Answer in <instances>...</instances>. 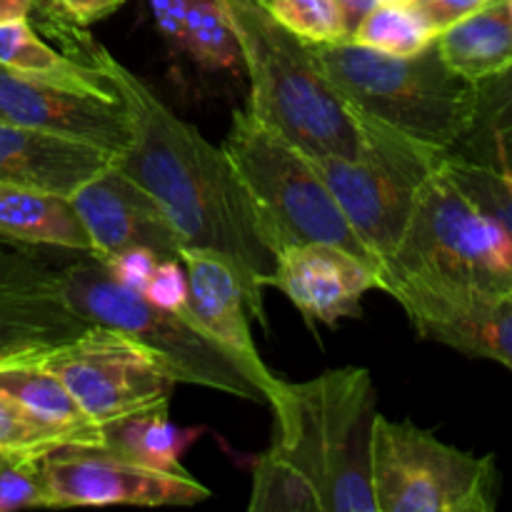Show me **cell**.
<instances>
[{"label": "cell", "instance_id": "f546056e", "mask_svg": "<svg viewBox=\"0 0 512 512\" xmlns=\"http://www.w3.org/2000/svg\"><path fill=\"white\" fill-rule=\"evenodd\" d=\"M55 508L43 475V458H13L0 463V512Z\"/></svg>", "mask_w": 512, "mask_h": 512}, {"label": "cell", "instance_id": "7402d4cb", "mask_svg": "<svg viewBox=\"0 0 512 512\" xmlns=\"http://www.w3.org/2000/svg\"><path fill=\"white\" fill-rule=\"evenodd\" d=\"M35 358L0 363V390L13 395L38 418L78 435L85 448H103V428L85 415L63 380Z\"/></svg>", "mask_w": 512, "mask_h": 512}, {"label": "cell", "instance_id": "e575fe53", "mask_svg": "<svg viewBox=\"0 0 512 512\" xmlns=\"http://www.w3.org/2000/svg\"><path fill=\"white\" fill-rule=\"evenodd\" d=\"M63 18L73 20L78 25H90L95 20L108 18L110 13L120 8L125 0H48Z\"/></svg>", "mask_w": 512, "mask_h": 512}, {"label": "cell", "instance_id": "2e32d148", "mask_svg": "<svg viewBox=\"0 0 512 512\" xmlns=\"http://www.w3.org/2000/svg\"><path fill=\"white\" fill-rule=\"evenodd\" d=\"M73 205L93 240L95 258L145 248L160 260H183L178 235L153 195L115 165L85 183Z\"/></svg>", "mask_w": 512, "mask_h": 512}, {"label": "cell", "instance_id": "9a60e30c", "mask_svg": "<svg viewBox=\"0 0 512 512\" xmlns=\"http://www.w3.org/2000/svg\"><path fill=\"white\" fill-rule=\"evenodd\" d=\"M268 288L280 290L308 325H335L360 313L378 288V270L338 245L305 243L278 253Z\"/></svg>", "mask_w": 512, "mask_h": 512}, {"label": "cell", "instance_id": "836d02e7", "mask_svg": "<svg viewBox=\"0 0 512 512\" xmlns=\"http://www.w3.org/2000/svg\"><path fill=\"white\" fill-rule=\"evenodd\" d=\"M185 3L188 0H148L150 15H153V23L158 28L160 38L173 50H183Z\"/></svg>", "mask_w": 512, "mask_h": 512}, {"label": "cell", "instance_id": "4dcf8cb0", "mask_svg": "<svg viewBox=\"0 0 512 512\" xmlns=\"http://www.w3.org/2000/svg\"><path fill=\"white\" fill-rule=\"evenodd\" d=\"M143 295L160 308H185V303H188V275H185L183 260H160Z\"/></svg>", "mask_w": 512, "mask_h": 512}, {"label": "cell", "instance_id": "4fadbf2b", "mask_svg": "<svg viewBox=\"0 0 512 512\" xmlns=\"http://www.w3.org/2000/svg\"><path fill=\"white\" fill-rule=\"evenodd\" d=\"M0 123L98 145L118 158L133 140L120 98L80 93L0 65Z\"/></svg>", "mask_w": 512, "mask_h": 512}, {"label": "cell", "instance_id": "52a82bcc", "mask_svg": "<svg viewBox=\"0 0 512 512\" xmlns=\"http://www.w3.org/2000/svg\"><path fill=\"white\" fill-rule=\"evenodd\" d=\"M60 293L75 315L90 325L118 330L163 363L175 383L200 385L235 398L265 403L253 380L190 318L185 308L168 310L125 288L95 255H75L58 268Z\"/></svg>", "mask_w": 512, "mask_h": 512}, {"label": "cell", "instance_id": "3957f363", "mask_svg": "<svg viewBox=\"0 0 512 512\" xmlns=\"http://www.w3.org/2000/svg\"><path fill=\"white\" fill-rule=\"evenodd\" d=\"M250 78L248 105L308 155L360 158L365 128L315 60L265 0H223Z\"/></svg>", "mask_w": 512, "mask_h": 512}, {"label": "cell", "instance_id": "603a6c76", "mask_svg": "<svg viewBox=\"0 0 512 512\" xmlns=\"http://www.w3.org/2000/svg\"><path fill=\"white\" fill-rule=\"evenodd\" d=\"M103 435V450L118 458L145 465V468L180 473L185 470L180 465V455L198 438V430H183L173 425L168 418V408H163L115 420L105 425Z\"/></svg>", "mask_w": 512, "mask_h": 512}, {"label": "cell", "instance_id": "e0dca14e", "mask_svg": "<svg viewBox=\"0 0 512 512\" xmlns=\"http://www.w3.org/2000/svg\"><path fill=\"white\" fill-rule=\"evenodd\" d=\"M185 275H188V303L185 310L190 318L220 345L243 373L253 380L263 395L265 405L275 403L283 390L280 380L260 358L250 333L248 303L240 280L223 258L203 250H183Z\"/></svg>", "mask_w": 512, "mask_h": 512}, {"label": "cell", "instance_id": "44dd1931", "mask_svg": "<svg viewBox=\"0 0 512 512\" xmlns=\"http://www.w3.org/2000/svg\"><path fill=\"white\" fill-rule=\"evenodd\" d=\"M0 65L45 83L63 85L80 93L115 98L110 80L93 63H80L50 48L28 18H13L0 23Z\"/></svg>", "mask_w": 512, "mask_h": 512}, {"label": "cell", "instance_id": "4316f807", "mask_svg": "<svg viewBox=\"0 0 512 512\" xmlns=\"http://www.w3.org/2000/svg\"><path fill=\"white\" fill-rule=\"evenodd\" d=\"M438 35L433 33L423 15L415 8H400V5H378L358 30L353 33L355 43L368 45L390 55H413L428 48Z\"/></svg>", "mask_w": 512, "mask_h": 512}, {"label": "cell", "instance_id": "1f68e13d", "mask_svg": "<svg viewBox=\"0 0 512 512\" xmlns=\"http://www.w3.org/2000/svg\"><path fill=\"white\" fill-rule=\"evenodd\" d=\"M105 263V268L110 270L115 280L125 288L135 290V293L143 295L148 290L150 278H153L155 268H158L160 258L155 253L145 248H130L123 253H115L110 258H100Z\"/></svg>", "mask_w": 512, "mask_h": 512}, {"label": "cell", "instance_id": "5b68a950", "mask_svg": "<svg viewBox=\"0 0 512 512\" xmlns=\"http://www.w3.org/2000/svg\"><path fill=\"white\" fill-rule=\"evenodd\" d=\"M223 150L243 183L260 235L275 258L293 245L330 243L375 268L313 158L265 123L250 105L233 113Z\"/></svg>", "mask_w": 512, "mask_h": 512}, {"label": "cell", "instance_id": "8d00e7d4", "mask_svg": "<svg viewBox=\"0 0 512 512\" xmlns=\"http://www.w3.org/2000/svg\"><path fill=\"white\" fill-rule=\"evenodd\" d=\"M35 8V0H0V23L13 18H28Z\"/></svg>", "mask_w": 512, "mask_h": 512}, {"label": "cell", "instance_id": "8fae6325", "mask_svg": "<svg viewBox=\"0 0 512 512\" xmlns=\"http://www.w3.org/2000/svg\"><path fill=\"white\" fill-rule=\"evenodd\" d=\"M43 475L55 508H83V505H195L210 498V490L188 470L145 468L118 458L103 448L68 445L43 458Z\"/></svg>", "mask_w": 512, "mask_h": 512}, {"label": "cell", "instance_id": "8992f818", "mask_svg": "<svg viewBox=\"0 0 512 512\" xmlns=\"http://www.w3.org/2000/svg\"><path fill=\"white\" fill-rule=\"evenodd\" d=\"M512 288V238L448 175L443 160L415 200L398 248L378 273V290Z\"/></svg>", "mask_w": 512, "mask_h": 512}, {"label": "cell", "instance_id": "d4e9b609", "mask_svg": "<svg viewBox=\"0 0 512 512\" xmlns=\"http://www.w3.org/2000/svg\"><path fill=\"white\" fill-rule=\"evenodd\" d=\"M183 50L200 65L213 70L243 68L240 45L223 0H188L185 3Z\"/></svg>", "mask_w": 512, "mask_h": 512}, {"label": "cell", "instance_id": "83f0119b", "mask_svg": "<svg viewBox=\"0 0 512 512\" xmlns=\"http://www.w3.org/2000/svg\"><path fill=\"white\" fill-rule=\"evenodd\" d=\"M443 173L512 238V178L458 153H445Z\"/></svg>", "mask_w": 512, "mask_h": 512}, {"label": "cell", "instance_id": "484cf974", "mask_svg": "<svg viewBox=\"0 0 512 512\" xmlns=\"http://www.w3.org/2000/svg\"><path fill=\"white\" fill-rule=\"evenodd\" d=\"M68 445L85 448L78 435L38 418L13 395L0 390V458H45Z\"/></svg>", "mask_w": 512, "mask_h": 512}, {"label": "cell", "instance_id": "d6a6232c", "mask_svg": "<svg viewBox=\"0 0 512 512\" xmlns=\"http://www.w3.org/2000/svg\"><path fill=\"white\" fill-rule=\"evenodd\" d=\"M488 3L490 0H418L413 8L423 15L425 23L433 28V33L440 35L445 28L478 13Z\"/></svg>", "mask_w": 512, "mask_h": 512}, {"label": "cell", "instance_id": "ffe728a7", "mask_svg": "<svg viewBox=\"0 0 512 512\" xmlns=\"http://www.w3.org/2000/svg\"><path fill=\"white\" fill-rule=\"evenodd\" d=\"M440 58L450 70L480 85L512 68V18L505 0L458 20L435 38Z\"/></svg>", "mask_w": 512, "mask_h": 512}, {"label": "cell", "instance_id": "30bf717a", "mask_svg": "<svg viewBox=\"0 0 512 512\" xmlns=\"http://www.w3.org/2000/svg\"><path fill=\"white\" fill-rule=\"evenodd\" d=\"M80 408L100 428L170 405L175 380L160 360L118 330L90 325L75 338L40 353Z\"/></svg>", "mask_w": 512, "mask_h": 512}, {"label": "cell", "instance_id": "277c9868", "mask_svg": "<svg viewBox=\"0 0 512 512\" xmlns=\"http://www.w3.org/2000/svg\"><path fill=\"white\" fill-rule=\"evenodd\" d=\"M350 108L425 148L450 153L468 133L478 85L448 68L435 40L413 55H390L355 40L308 43Z\"/></svg>", "mask_w": 512, "mask_h": 512}, {"label": "cell", "instance_id": "cb8c5ba5", "mask_svg": "<svg viewBox=\"0 0 512 512\" xmlns=\"http://www.w3.org/2000/svg\"><path fill=\"white\" fill-rule=\"evenodd\" d=\"M450 153L512 178V68L478 85L473 123Z\"/></svg>", "mask_w": 512, "mask_h": 512}, {"label": "cell", "instance_id": "ab89813d", "mask_svg": "<svg viewBox=\"0 0 512 512\" xmlns=\"http://www.w3.org/2000/svg\"><path fill=\"white\" fill-rule=\"evenodd\" d=\"M3 460H8V458H0V463H3Z\"/></svg>", "mask_w": 512, "mask_h": 512}, {"label": "cell", "instance_id": "ac0fdd59", "mask_svg": "<svg viewBox=\"0 0 512 512\" xmlns=\"http://www.w3.org/2000/svg\"><path fill=\"white\" fill-rule=\"evenodd\" d=\"M113 163L115 155L98 145L0 123V183L43 188L73 198Z\"/></svg>", "mask_w": 512, "mask_h": 512}, {"label": "cell", "instance_id": "f1b7e54d", "mask_svg": "<svg viewBox=\"0 0 512 512\" xmlns=\"http://www.w3.org/2000/svg\"><path fill=\"white\" fill-rule=\"evenodd\" d=\"M270 13L308 43L348 40L345 20L335 0H265Z\"/></svg>", "mask_w": 512, "mask_h": 512}, {"label": "cell", "instance_id": "9c48e42d", "mask_svg": "<svg viewBox=\"0 0 512 512\" xmlns=\"http://www.w3.org/2000/svg\"><path fill=\"white\" fill-rule=\"evenodd\" d=\"M373 495L378 512H493L498 465L493 455L453 448L410 420L378 415Z\"/></svg>", "mask_w": 512, "mask_h": 512}, {"label": "cell", "instance_id": "ba28073f", "mask_svg": "<svg viewBox=\"0 0 512 512\" xmlns=\"http://www.w3.org/2000/svg\"><path fill=\"white\" fill-rule=\"evenodd\" d=\"M358 118L365 128V153L360 158H310L380 273L408 228L420 188L445 153L363 115Z\"/></svg>", "mask_w": 512, "mask_h": 512}, {"label": "cell", "instance_id": "6da1fadb", "mask_svg": "<svg viewBox=\"0 0 512 512\" xmlns=\"http://www.w3.org/2000/svg\"><path fill=\"white\" fill-rule=\"evenodd\" d=\"M88 58L110 80L133 130L115 168L153 195L180 248L213 253L233 268L250 315L268 328L263 293L275 270V253L260 235L253 205L223 145L215 148L180 120L103 45H90Z\"/></svg>", "mask_w": 512, "mask_h": 512}, {"label": "cell", "instance_id": "7a4b0ae2", "mask_svg": "<svg viewBox=\"0 0 512 512\" xmlns=\"http://www.w3.org/2000/svg\"><path fill=\"white\" fill-rule=\"evenodd\" d=\"M273 445L255 460L250 510L378 512L373 435L378 390L365 368H338L283 383Z\"/></svg>", "mask_w": 512, "mask_h": 512}, {"label": "cell", "instance_id": "74e56055", "mask_svg": "<svg viewBox=\"0 0 512 512\" xmlns=\"http://www.w3.org/2000/svg\"><path fill=\"white\" fill-rule=\"evenodd\" d=\"M418 0H380V5H400V8H413Z\"/></svg>", "mask_w": 512, "mask_h": 512}, {"label": "cell", "instance_id": "7c38bea8", "mask_svg": "<svg viewBox=\"0 0 512 512\" xmlns=\"http://www.w3.org/2000/svg\"><path fill=\"white\" fill-rule=\"evenodd\" d=\"M88 328L65 303L58 268L35 245L0 238V363L35 358Z\"/></svg>", "mask_w": 512, "mask_h": 512}, {"label": "cell", "instance_id": "d6986e66", "mask_svg": "<svg viewBox=\"0 0 512 512\" xmlns=\"http://www.w3.org/2000/svg\"><path fill=\"white\" fill-rule=\"evenodd\" d=\"M0 238L35 248L95 255V245L73 198L43 188L0 183Z\"/></svg>", "mask_w": 512, "mask_h": 512}, {"label": "cell", "instance_id": "5bb4252c", "mask_svg": "<svg viewBox=\"0 0 512 512\" xmlns=\"http://www.w3.org/2000/svg\"><path fill=\"white\" fill-rule=\"evenodd\" d=\"M390 298L408 313L420 338L512 370V288H405Z\"/></svg>", "mask_w": 512, "mask_h": 512}, {"label": "cell", "instance_id": "d590c367", "mask_svg": "<svg viewBox=\"0 0 512 512\" xmlns=\"http://www.w3.org/2000/svg\"><path fill=\"white\" fill-rule=\"evenodd\" d=\"M335 3H338L340 13H343L345 33H348V38H353V33L358 30V25L363 23V20L368 18L375 8H378L380 0H335Z\"/></svg>", "mask_w": 512, "mask_h": 512}, {"label": "cell", "instance_id": "f35d334b", "mask_svg": "<svg viewBox=\"0 0 512 512\" xmlns=\"http://www.w3.org/2000/svg\"><path fill=\"white\" fill-rule=\"evenodd\" d=\"M505 5H508V13H510V18H512V0H505Z\"/></svg>", "mask_w": 512, "mask_h": 512}]
</instances>
